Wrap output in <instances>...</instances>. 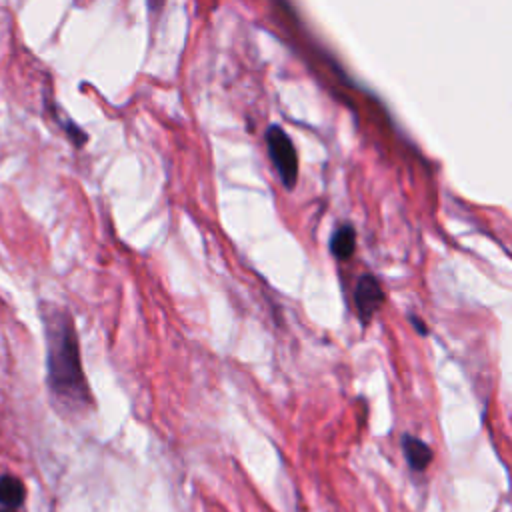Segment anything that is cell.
Wrapping results in <instances>:
<instances>
[{"mask_svg":"<svg viewBox=\"0 0 512 512\" xmlns=\"http://www.w3.org/2000/svg\"><path fill=\"white\" fill-rule=\"evenodd\" d=\"M42 322L46 340V386L52 404L68 418L84 416L94 402L80 362L74 320L60 306H44Z\"/></svg>","mask_w":512,"mask_h":512,"instance_id":"6da1fadb","label":"cell"},{"mask_svg":"<svg viewBox=\"0 0 512 512\" xmlns=\"http://www.w3.org/2000/svg\"><path fill=\"white\" fill-rule=\"evenodd\" d=\"M266 148L282 184L288 190L294 188L298 180V154L290 136L280 126H270L266 130Z\"/></svg>","mask_w":512,"mask_h":512,"instance_id":"7a4b0ae2","label":"cell"},{"mask_svg":"<svg viewBox=\"0 0 512 512\" xmlns=\"http://www.w3.org/2000/svg\"><path fill=\"white\" fill-rule=\"evenodd\" d=\"M384 292L374 276H362L354 288V304L362 322H368L374 312L382 306Z\"/></svg>","mask_w":512,"mask_h":512,"instance_id":"3957f363","label":"cell"},{"mask_svg":"<svg viewBox=\"0 0 512 512\" xmlns=\"http://www.w3.org/2000/svg\"><path fill=\"white\" fill-rule=\"evenodd\" d=\"M402 450H404V456H406L412 470H424L432 462V450L420 438L404 436Z\"/></svg>","mask_w":512,"mask_h":512,"instance_id":"277c9868","label":"cell"},{"mask_svg":"<svg viewBox=\"0 0 512 512\" xmlns=\"http://www.w3.org/2000/svg\"><path fill=\"white\" fill-rule=\"evenodd\" d=\"M354 248H356V232H354V228L348 226V224L336 228V232L330 238V252L338 260H348L354 254Z\"/></svg>","mask_w":512,"mask_h":512,"instance_id":"5b68a950","label":"cell"},{"mask_svg":"<svg viewBox=\"0 0 512 512\" xmlns=\"http://www.w3.org/2000/svg\"><path fill=\"white\" fill-rule=\"evenodd\" d=\"M26 490L20 478L12 474L0 476V504L6 508H18L24 502Z\"/></svg>","mask_w":512,"mask_h":512,"instance_id":"8992f818","label":"cell"},{"mask_svg":"<svg viewBox=\"0 0 512 512\" xmlns=\"http://www.w3.org/2000/svg\"><path fill=\"white\" fill-rule=\"evenodd\" d=\"M148 4H150L152 10H160V6L164 4V0H148Z\"/></svg>","mask_w":512,"mask_h":512,"instance_id":"52a82bcc","label":"cell"},{"mask_svg":"<svg viewBox=\"0 0 512 512\" xmlns=\"http://www.w3.org/2000/svg\"><path fill=\"white\" fill-rule=\"evenodd\" d=\"M0 512H16V508H6V506H4Z\"/></svg>","mask_w":512,"mask_h":512,"instance_id":"ba28073f","label":"cell"}]
</instances>
